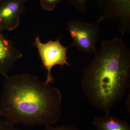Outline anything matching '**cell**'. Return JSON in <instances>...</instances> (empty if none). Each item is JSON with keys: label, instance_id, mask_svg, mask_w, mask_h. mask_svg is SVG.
<instances>
[{"label": "cell", "instance_id": "cell-1", "mask_svg": "<svg viewBox=\"0 0 130 130\" xmlns=\"http://www.w3.org/2000/svg\"><path fill=\"white\" fill-rule=\"evenodd\" d=\"M5 77L0 108L6 121L45 126L58 122L62 112L59 89L28 73Z\"/></svg>", "mask_w": 130, "mask_h": 130}, {"label": "cell", "instance_id": "cell-2", "mask_svg": "<svg viewBox=\"0 0 130 130\" xmlns=\"http://www.w3.org/2000/svg\"><path fill=\"white\" fill-rule=\"evenodd\" d=\"M84 71L81 83L89 102L105 113L124 96L130 84V50L122 40H105Z\"/></svg>", "mask_w": 130, "mask_h": 130}, {"label": "cell", "instance_id": "cell-3", "mask_svg": "<svg viewBox=\"0 0 130 130\" xmlns=\"http://www.w3.org/2000/svg\"><path fill=\"white\" fill-rule=\"evenodd\" d=\"M34 44L37 49L43 66L46 70L45 81L48 83H53L54 81L51 74L53 68L57 65L61 67L64 65L70 66L68 61L67 51L71 45L64 46L61 44L59 38L55 41H50L43 43L39 36L35 38Z\"/></svg>", "mask_w": 130, "mask_h": 130}, {"label": "cell", "instance_id": "cell-4", "mask_svg": "<svg viewBox=\"0 0 130 130\" xmlns=\"http://www.w3.org/2000/svg\"><path fill=\"white\" fill-rule=\"evenodd\" d=\"M100 23L97 21L95 23H91L79 20L68 22V30L72 40L71 46L85 53H94L100 36Z\"/></svg>", "mask_w": 130, "mask_h": 130}, {"label": "cell", "instance_id": "cell-5", "mask_svg": "<svg viewBox=\"0 0 130 130\" xmlns=\"http://www.w3.org/2000/svg\"><path fill=\"white\" fill-rule=\"evenodd\" d=\"M102 14L98 20L102 22L107 19L118 20L122 30L129 26L130 0H98Z\"/></svg>", "mask_w": 130, "mask_h": 130}, {"label": "cell", "instance_id": "cell-6", "mask_svg": "<svg viewBox=\"0 0 130 130\" xmlns=\"http://www.w3.org/2000/svg\"><path fill=\"white\" fill-rule=\"evenodd\" d=\"M26 0L0 1V31H12L18 27L20 18L25 11Z\"/></svg>", "mask_w": 130, "mask_h": 130}, {"label": "cell", "instance_id": "cell-7", "mask_svg": "<svg viewBox=\"0 0 130 130\" xmlns=\"http://www.w3.org/2000/svg\"><path fill=\"white\" fill-rule=\"evenodd\" d=\"M23 56L21 51L0 31V75L5 77L8 75V72Z\"/></svg>", "mask_w": 130, "mask_h": 130}, {"label": "cell", "instance_id": "cell-8", "mask_svg": "<svg viewBox=\"0 0 130 130\" xmlns=\"http://www.w3.org/2000/svg\"><path fill=\"white\" fill-rule=\"evenodd\" d=\"M92 123L96 130H130L128 122L111 115L109 112L95 117Z\"/></svg>", "mask_w": 130, "mask_h": 130}, {"label": "cell", "instance_id": "cell-9", "mask_svg": "<svg viewBox=\"0 0 130 130\" xmlns=\"http://www.w3.org/2000/svg\"><path fill=\"white\" fill-rule=\"evenodd\" d=\"M42 7L47 11H53L57 5L63 0H39Z\"/></svg>", "mask_w": 130, "mask_h": 130}, {"label": "cell", "instance_id": "cell-10", "mask_svg": "<svg viewBox=\"0 0 130 130\" xmlns=\"http://www.w3.org/2000/svg\"><path fill=\"white\" fill-rule=\"evenodd\" d=\"M78 11L84 13L86 11L87 0H66Z\"/></svg>", "mask_w": 130, "mask_h": 130}, {"label": "cell", "instance_id": "cell-11", "mask_svg": "<svg viewBox=\"0 0 130 130\" xmlns=\"http://www.w3.org/2000/svg\"><path fill=\"white\" fill-rule=\"evenodd\" d=\"M45 127L43 130H80L76 126L71 125H63L58 126L49 125Z\"/></svg>", "mask_w": 130, "mask_h": 130}, {"label": "cell", "instance_id": "cell-12", "mask_svg": "<svg viewBox=\"0 0 130 130\" xmlns=\"http://www.w3.org/2000/svg\"><path fill=\"white\" fill-rule=\"evenodd\" d=\"M0 130H20L14 127V125L6 120H0Z\"/></svg>", "mask_w": 130, "mask_h": 130}, {"label": "cell", "instance_id": "cell-13", "mask_svg": "<svg viewBox=\"0 0 130 130\" xmlns=\"http://www.w3.org/2000/svg\"><path fill=\"white\" fill-rule=\"evenodd\" d=\"M3 116L2 112L1 109L0 108V116Z\"/></svg>", "mask_w": 130, "mask_h": 130}, {"label": "cell", "instance_id": "cell-14", "mask_svg": "<svg viewBox=\"0 0 130 130\" xmlns=\"http://www.w3.org/2000/svg\"><path fill=\"white\" fill-rule=\"evenodd\" d=\"M1 1V0H0V1Z\"/></svg>", "mask_w": 130, "mask_h": 130}]
</instances>
